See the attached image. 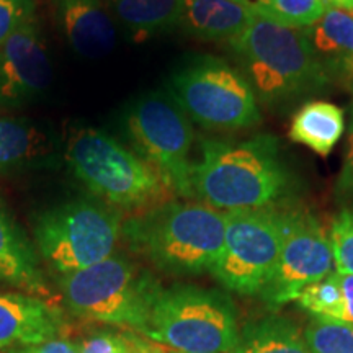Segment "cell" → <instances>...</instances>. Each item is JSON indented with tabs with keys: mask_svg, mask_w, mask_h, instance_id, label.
I'll return each instance as SVG.
<instances>
[{
	"mask_svg": "<svg viewBox=\"0 0 353 353\" xmlns=\"http://www.w3.org/2000/svg\"><path fill=\"white\" fill-rule=\"evenodd\" d=\"M334 268L339 275H353V211L343 210L335 216L329 231Z\"/></svg>",
	"mask_w": 353,
	"mask_h": 353,
	"instance_id": "obj_25",
	"label": "cell"
},
{
	"mask_svg": "<svg viewBox=\"0 0 353 353\" xmlns=\"http://www.w3.org/2000/svg\"><path fill=\"white\" fill-rule=\"evenodd\" d=\"M32 12V0H0V48Z\"/></svg>",
	"mask_w": 353,
	"mask_h": 353,
	"instance_id": "obj_26",
	"label": "cell"
},
{
	"mask_svg": "<svg viewBox=\"0 0 353 353\" xmlns=\"http://www.w3.org/2000/svg\"><path fill=\"white\" fill-rule=\"evenodd\" d=\"M130 143L157 170L172 193L193 198L190 152L193 128L172 97L151 92L132 101L123 118Z\"/></svg>",
	"mask_w": 353,
	"mask_h": 353,
	"instance_id": "obj_9",
	"label": "cell"
},
{
	"mask_svg": "<svg viewBox=\"0 0 353 353\" xmlns=\"http://www.w3.org/2000/svg\"><path fill=\"white\" fill-rule=\"evenodd\" d=\"M81 353H130L126 334L99 332L81 343Z\"/></svg>",
	"mask_w": 353,
	"mask_h": 353,
	"instance_id": "obj_27",
	"label": "cell"
},
{
	"mask_svg": "<svg viewBox=\"0 0 353 353\" xmlns=\"http://www.w3.org/2000/svg\"><path fill=\"white\" fill-rule=\"evenodd\" d=\"M232 353H311L296 322L281 314H268L242 325Z\"/></svg>",
	"mask_w": 353,
	"mask_h": 353,
	"instance_id": "obj_19",
	"label": "cell"
},
{
	"mask_svg": "<svg viewBox=\"0 0 353 353\" xmlns=\"http://www.w3.org/2000/svg\"><path fill=\"white\" fill-rule=\"evenodd\" d=\"M0 280H6L34 294L48 293L34 254L2 208H0Z\"/></svg>",
	"mask_w": 353,
	"mask_h": 353,
	"instance_id": "obj_20",
	"label": "cell"
},
{
	"mask_svg": "<svg viewBox=\"0 0 353 353\" xmlns=\"http://www.w3.org/2000/svg\"><path fill=\"white\" fill-rule=\"evenodd\" d=\"M285 236L275 270L260 296L276 309L296 301L307 285L335 272L329 236L314 216L293 211L283 213Z\"/></svg>",
	"mask_w": 353,
	"mask_h": 353,
	"instance_id": "obj_11",
	"label": "cell"
},
{
	"mask_svg": "<svg viewBox=\"0 0 353 353\" xmlns=\"http://www.w3.org/2000/svg\"><path fill=\"white\" fill-rule=\"evenodd\" d=\"M13 353H81V345L76 342L65 341V339H51L38 345L25 347L23 350Z\"/></svg>",
	"mask_w": 353,
	"mask_h": 353,
	"instance_id": "obj_29",
	"label": "cell"
},
{
	"mask_svg": "<svg viewBox=\"0 0 353 353\" xmlns=\"http://www.w3.org/2000/svg\"><path fill=\"white\" fill-rule=\"evenodd\" d=\"M59 329V312L41 298L0 293V348L38 345L54 339Z\"/></svg>",
	"mask_w": 353,
	"mask_h": 353,
	"instance_id": "obj_15",
	"label": "cell"
},
{
	"mask_svg": "<svg viewBox=\"0 0 353 353\" xmlns=\"http://www.w3.org/2000/svg\"><path fill=\"white\" fill-rule=\"evenodd\" d=\"M339 280H341L343 303H345V316H343V322H350V324H353V275H339Z\"/></svg>",
	"mask_w": 353,
	"mask_h": 353,
	"instance_id": "obj_30",
	"label": "cell"
},
{
	"mask_svg": "<svg viewBox=\"0 0 353 353\" xmlns=\"http://www.w3.org/2000/svg\"><path fill=\"white\" fill-rule=\"evenodd\" d=\"M296 303L307 314L314 317V321L343 322L345 303H343L341 280L335 272L316 283L307 285L299 293Z\"/></svg>",
	"mask_w": 353,
	"mask_h": 353,
	"instance_id": "obj_22",
	"label": "cell"
},
{
	"mask_svg": "<svg viewBox=\"0 0 353 353\" xmlns=\"http://www.w3.org/2000/svg\"><path fill=\"white\" fill-rule=\"evenodd\" d=\"M254 12L290 28H309L327 10L324 0H257Z\"/></svg>",
	"mask_w": 353,
	"mask_h": 353,
	"instance_id": "obj_23",
	"label": "cell"
},
{
	"mask_svg": "<svg viewBox=\"0 0 353 353\" xmlns=\"http://www.w3.org/2000/svg\"><path fill=\"white\" fill-rule=\"evenodd\" d=\"M252 15L254 8L242 0H182L180 26L201 41L231 44Z\"/></svg>",
	"mask_w": 353,
	"mask_h": 353,
	"instance_id": "obj_16",
	"label": "cell"
},
{
	"mask_svg": "<svg viewBox=\"0 0 353 353\" xmlns=\"http://www.w3.org/2000/svg\"><path fill=\"white\" fill-rule=\"evenodd\" d=\"M337 190L339 195L342 196H353V120L350 126V132H348V143H347V154L345 161H343L342 172L339 174L337 180Z\"/></svg>",
	"mask_w": 353,
	"mask_h": 353,
	"instance_id": "obj_28",
	"label": "cell"
},
{
	"mask_svg": "<svg viewBox=\"0 0 353 353\" xmlns=\"http://www.w3.org/2000/svg\"><path fill=\"white\" fill-rule=\"evenodd\" d=\"M306 34L316 52L330 57L337 68L353 77V12L327 7Z\"/></svg>",
	"mask_w": 353,
	"mask_h": 353,
	"instance_id": "obj_21",
	"label": "cell"
},
{
	"mask_svg": "<svg viewBox=\"0 0 353 353\" xmlns=\"http://www.w3.org/2000/svg\"><path fill=\"white\" fill-rule=\"evenodd\" d=\"M224 244L211 275L232 293L260 294L283 245L285 216L270 206L224 211Z\"/></svg>",
	"mask_w": 353,
	"mask_h": 353,
	"instance_id": "obj_10",
	"label": "cell"
},
{
	"mask_svg": "<svg viewBox=\"0 0 353 353\" xmlns=\"http://www.w3.org/2000/svg\"><path fill=\"white\" fill-rule=\"evenodd\" d=\"M170 97L188 120L213 131L257 125L260 110L250 82L216 57H196L170 77Z\"/></svg>",
	"mask_w": 353,
	"mask_h": 353,
	"instance_id": "obj_7",
	"label": "cell"
},
{
	"mask_svg": "<svg viewBox=\"0 0 353 353\" xmlns=\"http://www.w3.org/2000/svg\"><path fill=\"white\" fill-rule=\"evenodd\" d=\"M229 46L241 56L254 92L268 103L316 90L327 82V69L306 32L276 23L257 12Z\"/></svg>",
	"mask_w": 353,
	"mask_h": 353,
	"instance_id": "obj_4",
	"label": "cell"
},
{
	"mask_svg": "<svg viewBox=\"0 0 353 353\" xmlns=\"http://www.w3.org/2000/svg\"><path fill=\"white\" fill-rule=\"evenodd\" d=\"M121 231L117 210L77 200L39 214L34 241L44 262L59 275H69L113 255Z\"/></svg>",
	"mask_w": 353,
	"mask_h": 353,
	"instance_id": "obj_8",
	"label": "cell"
},
{
	"mask_svg": "<svg viewBox=\"0 0 353 353\" xmlns=\"http://www.w3.org/2000/svg\"><path fill=\"white\" fill-rule=\"evenodd\" d=\"M61 157L63 144L51 128L0 117V174L51 169Z\"/></svg>",
	"mask_w": 353,
	"mask_h": 353,
	"instance_id": "obj_14",
	"label": "cell"
},
{
	"mask_svg": "<svg viewBox=\"0 0 353 353\" xmlns=\"http://www.w3.org/2000/svg\"><path fill=\"white\" fill-rule=\"evenodd\" d=\"M290 182L270 134L244 143L203 141L192 169L193 198L219 211L268 208L288 193Z\"/></svg>",
	"mask_w": 353,
	"mask_h": 353,
	"instance_id": "obj_1",
	"label": "cell"
},
{
	"mask_svg": "<svg viewBox=\"0 0 353 353\" xmlns=\"http://www.w3.org/2000/svg\"><path fill=\"white\" fill-rule=\"evenodd\" d=\"M65 164L101 200L125 210L169 201L170 188L143 157L97 128H74L63 145Z\"/></svg>",
	"mask_w": 353,
	"mask_h": 353,
	"instance_id": "obj_3",
	"label": "cell"
},
{
	"mask_svg": "<svg viewBox=\"0 0 353 353\" xmlns=\"http://www.w3.org/2000/svg\"><path fill=\"white\" fill-rule=\"evenodd\" d=\"M345 120L343 110L325 100H314L304 103L294 113L288 131L290 139L296 144L327 157L341 141Z\"/></svg>",
	"mask_w": 353,
	"mask_h": 353,
	"instance_id": "obj_17",
	"label": "cell"
},
{
	"mask_svg": "<svg viewBox=\"0 0 353 353\" xmlns=\"http://www.w3.org/2000/svg\"><path fill=\"white\" fill-rule=\"evenodd\" d=\"M239 332L232 299L195 285L161 290L143 329L149 341L176 353H232Z\"/></svg>",
	"mask_w": 353,
	"mask_h": 353,
	"instance_id": "obj_5",
	"label": "cell"
},
{
	"mask_svg": "<svg viewBox=\"0 0 353 353\" xmlns=\"http://www.w3.org/2000/svg\"><path fill=\"white\" fill-rule=\"evenodd\" d=\"M324 3L327 7L342 8V10L353 12V0H324Z\"/></svg>",
	"mask_w": 353,
	"mask_h": 353,
	"instance_id": "obj_32",
	"label": "cell"
},
{
	"mask_svg": "<svg viewBox=\"0 0 353 353\" xmlns=\"http://www.w3.org/2000/svg\"><path fill=\"white\" fill-rule=\"evenodd\" d=\"M311 353H353V324L314 321L304 330Z\"/></svg>",
	"mask_w": 353,
	"mask_h": 353,
	"instance_id": "obj_24",
	"label": "cell"
},
{
	"mask_svg": "<svg viewBox=\"0 0 353 353\" xmlns=\"http://www.w3.org/2000/svg\"><path fill=\"white\" fill-rule=\"evenodd\" d=\"M59 288L65 306L81 319L126 325L139 332L162 290L151 273L121 255L61 275Z\"/></svg>",
	"mask_w": 353,
	"mask_h": 353,
	"instance_id": "obj_6",
	"label": "cell"
},
{
	"mask_svg": "<svg viewBox=\"0 0 353 353\" xmlns=\"http://www.w3.org/2000/svg\"><path fill=\"white\" fill-rule=\"evenodd\" d=\"M242 2H245V3H249V6H252V3L257 2V0H242Z\"/></svg>",
	"mask_w": 353,
	"mask_h": 353,
	"instance_id": "obj_33",
	"label": "cell"
},
{
	"mask_svg": "<svg viewBox=\"0 0 353 353\" xmlns=\"http://www.w3.org/2000/svg\"><path fill=\"white\" fill-rule=\"evenodd\" d=\"M56 25L79 56L100 59L113 50L117 28L103 0H52Z\"/></svg>",
	"mask_w": 353,
	"mask_h": 353,
	"instance_id": "obj_13",
	"label": "cell"
},
{
	"mask_svg": "<svg viewBox=\"0 0 353 353\" xmlns=\"http://www.w3.org/2000/svg\"><path fill=\"white\" fill-rule=\"evenodd\" d=\"M128 32L138 39L156 37L180 26L182 0H103Z\"/></svg>",
	"mask_w": 353,
	"mask_h": 353,
	"instance_id": "obj_18",
	"label": "cell"
},
{
	"mask_svg": "<svg viewBox=\"0 0 353 353\" xmlns=\"http://www.w3.org/2000/svg\"><path fill=\"white\" fill-rule=\"evenodd\" d=\"M224 232V211L200 201H165L126 221L121 231L136 252L175 276L211 273Z\"/></svg>",
	"mask_w": 353,
	"mask_h": 353,
	"instance_id": "obj_2",
	"label": "cell"
},
{
	"mask_svg": "<svg viewBox=\"0 0 353 353\" xmlns=\"http://www.w3.org/2000/svg\"><path fill=\"white\" fill-rule=\"evenodd\" d=\"M126 337L130 342V353H165L164 348L149 339H139L132 334H126Z\"/></svg>",
	"mask_w": 353,
	"mask_h": 353,
	"instance_id": "obj_31",
	"label": "cell"
},
{
	"mask_svg": "<svg viewBox=\"0 0 353 353\" xmlns=\"http://www.w3.org/2000/svg\"><path fill=\"white\" fill-rule=\"evenodd\" d=\"M51 82V57L32 12L0 48V107H23L43 95Z\"/></svg>",
	"mask_w": 353,
	"mask_h": 353,
	"instance_id": "obj_12",
	"label": "cell"
},
{
	"mask_svg": "<svg viewBox=\"0 0 353 353\" xmlns=\"http://www.w3.org/2000/svg\"><path fill=\"white\" fill-rule=\"evenodd\" d=\"M175 353H176V352H175Z\"/></svg>",
	"mask_w": 353,
	"mask_h": 353,
	"instance_id": "obj_34",
	"label": "cell"
}]
</instances>
